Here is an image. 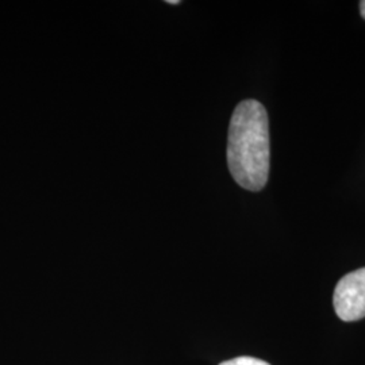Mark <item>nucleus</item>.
<instances>
[{
	"instance_id": "obj_1",
	"label": "nucleus",
	"mask_w": 365,
	"mask_h": 365,
	"mask_svg": "<svg viewBox=\"0 0 365 365\" xmlns=\"http://www.w3.org/2000/svg\"><path fill=\"white\" fill-rule=\"evenodd\" d=\"M268 114L257 101H244L235 107L227 137V165L235 182L257 192L269 176Z\"/></svg>"
},
{
	"instance_id": "obj_2",
	"label": "nucleus",
	"mask_w": 365,
	"mask_h": 365,
	"mask_svg": "<svg viewBox=\"0 0 365 365\" xmlns=\"http://www.w3.org/2000/svg\"><path fill=\"white\" fill-rule=\"evenodd\" d=\"M333 304L339 319L359 321L365 317V268L345 274L337 284Z\"/></svg>"
},
{
	"instance_id": "obj_3",
	"label": "nucleus",
	"mask_w": 365,
	"mask_h": 365,
	"mask_svg": "<svg viewBox=\"0 0 365 365\" xmlns=\"http://www.w3.org/2000/svg\"><path fill=\"white\" fill-rule=\"evenodd\" d=\"M220 365H271L268 364L267 361H262L260 359L256 357H248V356H242V357H237L233 360H227L223 361Z\"/></svg>"
},
{
	"instance_id": "obj_4",
	"label": "nucleus",
	"mask_w": 365,
	"mask_h": 365,
	"mask_svg": "<svg viewBox=\"0 0 365 365\" xmlns=\"http://www.w3.org/2000/svg\"><path fill=\"white\" fill-rule=\"evenodd\" d=\"M360 13H361V16L365 19V0L360 3Z\"/></svg>"
},
{
	"instance_id": "obj_5",
	"label": "nucleus",
	"mask_w": 365,
	"mask_h": 365,
	"mask_svg": "<svg viewBox=\"0 0 365 365\" xmlns=\"http://www.w3.org/2000/svg\"><path fill=\"white\" fill-rule=\"evenodd\" d=\"M167 3H168V4H180L179 0H168Z\"/></svg>"
}]
</instances>
